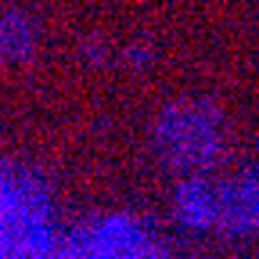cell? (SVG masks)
Here are the masks:
<instances>
[{
  "mask_svg": "<svg viewBox=\"0 0 259 259\" xmlns=\"http://www.w3.org/2000/svg\"><path fill=\"white\" fill-rule=\"evenodd\" d=\"M29 44H32V32L25 29V18H22V15L8 18L4 29H0V47H4V51H22V47H29Z\"/></svg>",
  "mask_w": 259,
  "mask_h": 259,
  "instance_id": "cell-4",
  "label": "cell"
},
{
  "mask_svg": "<svg viewBox=\"0 0 259 259\" xmlns=\"http://www.w3.org/2000/svg\"><path fill=\"white\" fill-rule=\"evenodd\" d=\"M0 259H58L40 202L11 177H0Z\"/></svg>",
  "mask_w": 259,
  "mask_h": 259,
  "instance_id": "cell-1",
  "label": "cell"
},
{
  "mask_svg": "<svg viewBox=\"0 0 259 259\" xmlns=\"http://www.w3.org/2000/svg\"><path fill=\"white\" fill-rule=\"evenodd\" d=\"M216 223L234 231H259V169L216 194Z\"/></svg>",
  "mask_w": 259,
  "mask_h": 259,
  "instance_id": "cell-3",
  "label": "cell"
},
{
  "mask_svg": "<svg viewBox=\"0 0 259 259\" xmlns=\"http://www.w3.org/2000/svg\"><path fill=\"white\" fill-rule=\"evenodd\" d=\"M158 144L173 166H202L220 151V119L205 105H173L158 119Z\"/></svg>",
  "mask_w": 259,
  "mask_h": 259,
  "instance_id": "cell-2",
  "label": "cell"
}]
</instances>
